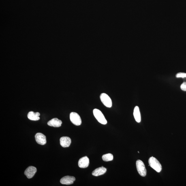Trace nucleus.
<instances>
[{
    "instance_id": "obj_1",
    "label": "nucleus",
    "mask_w": 186,
    "mask_h": 186,
    "mask_svg": "<svg viewBox=\"0 0 186 186\" xmlns=\"http://www.w3.org/2000/svg\"><path fill=\"white\" fill-rule=\"evenodd\" d=\"M149 163L150 166L157 172L159 173L161 171L162 167L160 163L155 157H150L149 160Z\"/></svg>"
},
{
    "instance_id": "obj_2",
    "label": "nucleus",
    "mask_w": 186,
    "mask_h": 186,
    "mask_svg": "<svg viewBox=\"0 0 186 186\" xmlns=\"http://www.w3.org/2000/svg\"><path fill=\"white\" fill-rule=\"evenodd\" d=\"M93 114L95 118L102 125H106L107 121L102 112L98 109H95L93 110Z\"/></svg>"
},
{
    "instance_id": "obj_3",
    "label": "nucleus",
    "mask_w": 186,
    "mask_h": 186,
    "mask_svg": "<svg viewBox=\"0 0 186 186\" xmlns=\"http://www.w3.org/2000/svg\"><path fill=\"white\" fill-rule=\"evenodd\" d=\"M136 164L137 170L139 174L143 177L145 176L146 175V170L144 163L141 160H139L136 161Z\"/></svg>"
},
{
    "instance_id": "obj_4",
    "label": "nucleus",
    "mask_w": 186,
    "mask_h": 186,
    "mask_svg": "<svg viewBox=\"0 0 186 186\" xmlns=\"http://www.w3.org/2000/svg\"><path fill=\"white\" fill-rule=\"evenodd\" d=\"M100 100L104 106L108 108H111L112 101L109 96L107 94L102 93L100 95Z\"/></svg>"
},
{
    "instance_id": "obj_5",
    "label": "nucleus",
    "mask_w": 186,
    "mask_h": 186,
    "mask_svg": "<svg viewBox=\"0 0 186 186\" xmlns=\"http://www.w3.org/2000/svg\"><path fill=\"white\" fill-rule=\"evenodd\" d=\"M70 120L71 123L74 125L79 126L81 125V118L79 114L76 112H71L70 115Z\"/></svg>"
},
{
    "instance_id": "obj_6",
    "label": "nucleus",
    "mask_w": 186,
    "mask_h": 186,
    "mask_svg": "<svg viewBox=\"0 0 186 186\" xmlns=\"http://www.w3.org/2000/svg\"><path fill=\"white\" fill-rule=\"evenodd\" d=\"M35 138L36 141L38 144L44 145L46 143V137L42 133H37L35 135Z\"/></svg>"
},
{
    "instance_id": "obj_7",
    "label": "nucleus",
    "mask_w": 186,
    "mask_h": 186,
    "mask_svg": "<svg viewBox=\"0 0 186 186\" xmlns=\"http://www.w3.org/2000/svg\"><path fill=\"white\" fill-rule=\"evenodd\" d=\"M76 178L74 176H66L61 178L60 182L62 184L65 185H70L74 183Z\"/></svg>"
},
{
    "instance_id": "obj_8",
    "label": "nucleus",
    "mask_w": 186,
    "mask_h": 186,
    "mask_svg": "<svg viewBox=\"0 0 186 186\" xmlns=\"http://www.w3.org/2000/svg\"><path fill=\"white\" fill-rule=\"evenodd\" d=\"M37 169L33 166H30L26 169L24 173L29 178H32L37 172Z\"/></svg>"
},
{
    "instance_id": "obj_9",
    "label": "nucleus",
    "mask_w": 186,
    "mask_h": 186,
    "mask_svg": "<svg viewBox=\"0 0 186 186\" xmlns=\"http://www.w3.org/2000/svg\"><path fill=\"white\" fill-rule=\"evenodd\" d=\"M89 164V160L87 156L81 158L78 161V166L80 168H87Z\"/></svg>"
},
{
    "instance_id": "obj_10",
    "label": "nucleus",
    "mask_w": 186,
    "mask_h": 186,
    "mask_svg": "<svg viewBox=\"0 0 186 186\" xmlns=\"http://www.w3.org/2000/svg\"><path fill=\"white\" fill-rule=\"evenodd\" d=\"M60 144L63 148L69 147L71 144V139L67 137H63L60 139Z\"/></svg>"
},
{
    "instance_id": "obj_11",
    "label": "nucleus",
    "mask_w": 186,
    "mask_h": 186,
    "mask_svg": "<svg viewBox=\"0 0 186 186\" xmlns=\"http://www.w3.org/2000/svg\"><path fill=\"white\" fill-rule=\"evenodd\" d=\"M47 124L50 126L59 127L61 125L62 122L61 120L58 119V118H54L49 121Z\"/></svg>"
},
{
    "instance_id": "obj_12",
    "label": "nucleus",
    "mask_w": 186,
    "mask_h": 186,
    "mask_svg": "<svg viewBox=\"0 0 186 186\" xmlns=\"http://www.w3.org/2000/svg\"><path fill=\"white\" fill-rule=\"evenodd\" d=\"M106 171L107 169L104 167L103 166L99 167L93 171L92 172V175L95 176H100L104 174Z\"/></svg>"
},
{
    "instance_id": "obj_13",
    "label": "nucleus",
    "mask_w": 186,
    "mask_h": 186,
    "mask_svg": "<svg viewBox=\"0 0 186 186\" xmlns=\"http://www.w3.org/2000/svg\"><path fill=\"white\" fill-rule=\"evenodd\" d=\"M40 116V114L38 112L35 113L33 111H30L28 113L27 116L30 120L37 121L40 119V117H39Z\"/></svg>"
},
{
    "instance_id": "obj_14",
    "label": "nucleus",
    "mask_w": 186,
    "mask_h": 186,
    "mask_svg": "<svg viewBox=\"0 0 186 186\" xmlns=\"http://www.w3.org/2000/svg\"><path fill=\"white\" fill-rule=\"evenodd\" d=\"M133 116L137 123H140L141 121V116L139 109L138 106H136L134 108Z\"/></svg>"
},
{
    "instance_id": "obj_15",
    "label": "nucleus",
    "mask_w": 186,
    "mask_h": 186,
    "mask_svg": "<svg viewBox=\"0 0 186 186\" xmlns=\"http://www.w3.org/2000/svg\"><path fill=\"white\" fill-rule=\"evenodd\" d=\"M113 155L112 154L108 153L103 155L102 157L103 161L106 162L111 161L113 160Z\"/></svg>"
},
{
    "instance_id": "obj_16",
    "label": "nucleus",
    "mask_w": 186,
    "mask_h": 186,
    "mask_svg": "<svg viewBox=\"0 0 186 186\" xmlns=\"http://www.w3.org/2000/svg\"><path fill=\"white\" fill-rule=\"evenodd\" d=\"M176 78H186V73H183V72L178 73L177 74H176Z\"/></svg>"
},
{
    "instance_id": "obj_17",
    "label": "nucleus",
    "mask_w": 186,
    "mask_h": 186,
    "mask_svg": "<svg viewBox=\"0 0 186 186\" xmlns=\"http://www.w3.org/2000/svg\"><path fill=\"white\" fill-rule=\"evenodd\" d=\"M181 89L182 91H186V82H184L181 86Z\"/></svg>"
}]
</instances>
